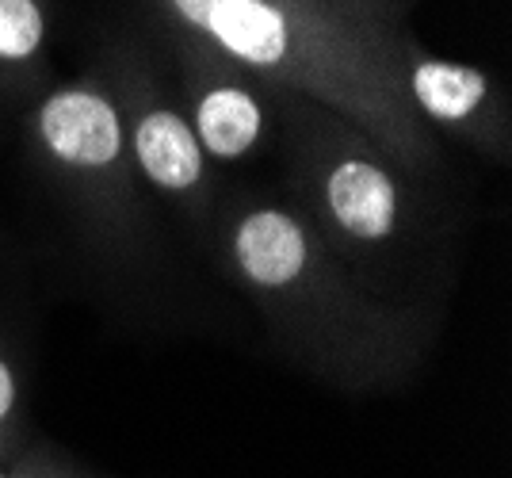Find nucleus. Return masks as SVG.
<instances>
[{"label":"nucleus","instance_id":"nucleus-2","mask_svg":"<svg viewBox=\"0 0 512 478\" xmlns=\"http://www.w3.org/2000/svg\"><path fill=\"white\" fill-rule=\"evenodd\" d=\"M176 50L180 66H184V85L192 88V123L195 138L207 157L218 161H241L260 146L264 138V104L256 96V73L237 66L234 58H226L222 50L203 43L192 31H180L172 23L153 20Z\"/></svg>","mask_w":512,"mask_h":478},{"label":"nucleus","instance_id":"nucleus-8","mask_svg":"<svg viewBox=\"0 0 512 478\" xmlns=\"http://www.w3.org/2000/svg\"><path fill=\"white\" fill-rule=\"evenodd\" d=\"M12 402H16V379H12V368L0 360V421L12 413Z\"/></svg>","mask_w":512,"mask_h":478},{"label":"nucleus","instance_id":"nucleus-3","mask_svg":"<svg viewBox=\"0 0 512 478\" xmlns=\"http://www.w3.org/2000/svg\"><path fill=\"white\" fill-rule=\"evenodd\" d=\"M35 134L58 169L123 165V115L100 81L62 85L35 111Z\"/></svg>","mask_w":512,"mask_h":478},{"label":"nucleus","instance_id":"nucleus-6","mask_svg":"<svg viewBox=\"0 0 512 478\" xmlns=\"http://www.w3.org/2000/svg\"><path fill=\"white\" fill-rule=\"evenodd\" d=\"M321 207L344 238L375 245L398 230L402 188L371 153L344 150L321 169Z\"/></svg>","mask_w":512,"mask_h":478},{"label":"nucleus","instance_id":"nucleus-5","mask_svg":"<svg viewBox=\"0 0 512 478\" xmlns=\"http://www.w3.org/2000/svg\"><path fill=\"white\" fill-rule=\"evenodd\" d=\"M398 81H402L409 104L440 127H455V131L486 127V131H493L501 123V115L493 108L497 88L482 69L425 54L409 39L398 43Z\"/></svg>","mask_w":512,"mask_h":478},{"label":"nucleus","instance_id":"nucleus-7","mask_svg":"<svg viewBox=\"0 0 512 478\" xmlns=\"http://www.w3.org/2000/svg\"><path fill=\"white\" fill-rule=\"evenodd\" d=\"M54 0H0V69L39 66Z\"/></svg>","mask_w":512,"mask_h":478},{"label":"nucleus","instance_id":"nucleus-4","mask_svg":"<svg viewBox=\"0 0 512 478\" xmlns=\"http://www.w3.org/2000/svg\"><path fill=\"white\" fill-rule=\"evenodd\" d=\"M123 85L130 92V104L119 108V115H130L127 150L134 153L142 176L169 196H195L207 180V153L188 115L153 96L150 73H127Z\"/></svg>","mask_w":512,"mask_h":478},{"label":"nucleus","instance_id":"nucleus-1","mask_svg":"<svg viewBox=\"0 0 512 478\" xmlns=\"http://www.w3.org/2000/svg\"><path fill=\"white\" fill-rule=\"evenodd\" d=\"M260 81L310 92L413 150L417 123L398 81V43L417 0H142Z\"/></svg>","mask_w":512,"mask_h":478}]
</instances>
